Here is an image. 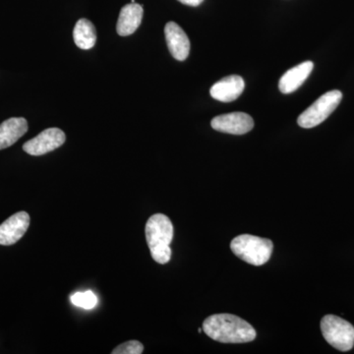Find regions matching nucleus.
<instances>
[{
	"mask_svg": "<svg viewBox=\"0 0 354 354\" xmlns=\"http://www.w3.org/2000/svg\"><path fill=\"white\" fill-rule=\"evenodd\" d=\"M342 99V94L339 90L330 91L321 95L314 104L298 116V125L306 129L318 127L334 113L341 104Z\"/></svg>",
	"mask_w": 354,
	"mask_h": 354,
	"instance_id": "nucleus-4",
	"label": "nucleus"
},
{
	"mask_svg": "<svg viewBox=\"0 0 354 354\" xmlns=\"http://www.w3.org/2000/svg\"><path fill=\"white\" fill-rule=\"evenodd\" d=\"M211 127L218 132L243 135L253 129L254 120L245 113L221 114L212 120Z\"/></svg>",
	"mask_w": 354,
	"mask_h": 354,
	"instance_id": "nucleus-7",
	"label": "nucleus"
},
{
	"mask_svg": "<svg viewBox=\"0 0 354 354\" xmlns=\"http://www.w3.org/2000/svg\"><path fill=\"white\" fill-rule=\"evenodd\" d=\"M74 43L81 50H91L97 41L95 26L91 21L80 19L76 23L73 31Z\"/></svg>",
	"mask_w": 354,
	"mask_h": 354,
	"instance_id": "nucleus-14",
	"label": "nucleus"
},
{
	"mask_svg": "<svg viewBox=\"0 0 354 354\" xmlns=\"http://www.w3.org/2000/svg\"><path fill=\"white\" fill-rule=\"evenodd\" d=\"M143 19V6L137 3H130L121 9L116 32L121 37L134 34Z\"/></svg>",
	"mask_w": 354,
	"mask_h": 354,
	"instance_id": "nucleus-12",
	"label": "nucleus"
},
{
	"mask_svg": "<svg viewBox=\"0 0 354 354\" xmlns=\"http://www.w3.org/2000/svg\"><path fill=\"white\" fill-rule=\"evenodd\" d=\"M178 1L185 6L196 7L199 6L204 0H178Z\"/></svg>",
	"mask_w": 354,
	"mask_h": 354,
	"instance_id": "nucleus-17",
	"label": "nucleus"
},
{
	"mask_svg": "<svg viewBox=\"0 0 354 354\" xmlns=\"http://www.w3.org/2000/svg\"><path fill=\"white\" fill-rule=\"evenodd\" d=\"M65 140V133L59 128H48L39 133L38 136L26 142L23 150L31 156H43L64 145Z\"/></svg>",
	"mask_w": 354,
	"mask_h": 354,
	"instance_id": "nucleus-6",
	"label": "nucleus"
},
{
	"mask_svg": "<svg viewBox=\"0 0 354 354\" xmlns=\"http://www.w3.org/2000/svg\"><path fill=\"white\" fill-rule=\"evenodd\" d=\"M324 339L333 348L348 351L354 346V327L348 321L335 315H326L321 321Z\"/></svg>",
	"mask_w": 354,
	"mask_h": 354,
	"instance_id": "nucleus-5",
	"label": "nucleus"
},
{
	"mask_svg": "<svg viewBox=\"0 0 354 354\" xmlns=\"http://www.w3.org/2000/svg\"><path fill=\"white\" fill-rule=\"evenodd\" d=\"M165 36L172 57L184 62L189 55L190 41L183 28L176 23L169 22L165 27Z\"/></svg>",
	"mask_w": 354,
	"mask_h": 354,
	"instance_id": "nucleus-9",
	"label": "nucleus"
},
{
	"mask_svg": "<svg viewBox=\"0 0 354 354\" xmlns=\"http://www.w3.org/2000/svg\"><path fill=\"white\" fill-rule=\"evenodd\" d=\"M313 68L314 64L312 62H302L292 67L279 79V91L285 95L295 92L306 81Z\"/></svg>",
	"mask_w": 354,
	"mask_h": 354,
	"instance_id": "nucleus-11",
	"label": "nucleus"
},
{
	"mask_svg": "<svg viewBox=\"0 0 354 354\" xmlns=\"http://www.w3.org/2000/svg\"><path fill=\"white\" fill-rule=\"evenodd\" d=\"M144 346L138 341L123 342L118 348L111 351L113 354H141L143 353Z\"/></svg>",
	"mask_w": 354,
	"mask_h": 354,
	"instance_id": "nucleus-16",
	"label": "nucleus"
},
{
	"mask_svg": "<svg viewBox=\"0 0 354 354\" xmlns=\"http://www.w3.org/2000/svg\"><path fill=\"white\" fill-rule=\"evenodd\" d=\"M147 243L153 259L158 264L171 261V244L174 239V225L167 216L156 214L147 221L145 228Z\"/></svg>",
	"mask_w": 354,
	"mask_h": 354,
	"instance_id": "nucleus-2",
	"label": "nucleus"
},
{
	"mask_svg": "<svg viewBox=\"0 0 354 354\" xmlns=\"http://www.w3.org/2000/svg\"><path fill=\"white\" fill-rule=\"evenodd\" d=\"M28 131V122L23 118H9L0 124V150L12 146Z\"/></svg>",
	"mask_w": 354,
	"mask_h": 354,
	"instance_id": "nucleus-13",
	"label": "nucleus"
},
{
	"mask_svg": "<svg viewBox=\"0 0 354 354\" xmlns=\"http://www.w3.org/2000/svg\"><path fill=\"white\" fill-rule=\"evenodd\" d=\"M203 330L214 341L223 344L250 342L257 335L250 324L232 314H215L208 317L203 323Z\"/></svg>",
	"mask_w": 354,
	"mask_h": 354,
	"instance_id": "nucleus-1",
	"label": "nucleus"
},
{
	"mask_svg": "<svg viewBox=\"0 0 354 354\" xmlns=\"http://www.w3.org/2000/svg\"><path fill=\"white\" fill-rule=\"evenodd\" d=\"M202 330H203V328H200V329H199V330H198V332H199V333H202Z\"/></svg>",
	"mask_w": 354,
	"mask_h": 354,
	"instance_id": "nucleus-18",
	"label": "nucleus"
},
{
	"mask_svg": "<svg viewBox=\"0 0 354 354\" xmlns=\"http://www.w3.org/2000/svg\"><path fill=\"white\" fill-rule=\"evenodd\" d=\"M72 304L84 309H93L97 304V298L91 290L76 292L71 297Z\"/></svg>",
	"mask_w": 354,
	"mask_h": 354,
	"instance_id": "nucleus-15",
	"label": "nucleus"
},
{
	"mask_svg": "<svg viewBox=\"0 0 354 354\" xmlns=\"http://www.w3.org/2000/svg\"><path fill=\"white\" fill-rule=\"evenodd\" d=\"M230 249L237 257L253 266L266 264L271 258L274 244L270 239L241 234L230 243Z\"/></svg>",
	"mask_w": 354,
	"mask_h": 354,
	"instance_id": "nucleus-3",
	"label": "nucleus"
},
{
	"mask_svg": "<svg viewBox=\"0 0 354 354\" xmlns=\"http://www.w3.org/2000/svg\"><path fill=\"white\" fill-rule=\"evenodd\" d=\"M30 225V216L26 212L14 214L0 225V245L10 246L20 241Z\"/></svg>",
	"mask_w": 354,
	"mask_h": 354,
	"instance_id": "nucleus-8",
	"label": "nucleus"
},
{
	"mask_svg": "<svg viewBox=\"0 0 354 354\" xmlns=\"http://www.w3.org/2000/svg\"><path fill=\"white\" fill-rule=\"evenodd\" d=\"M245 88L243 78L239 75L225 77L212 86L209 90L213 99L221 102H232L241 97Z\"/></svg>",
	"mask_w": 354,
	"mask_h": 354,
	"instance_id": "nucleus-10",
	"label": "nucleus"
}]
</instances>
